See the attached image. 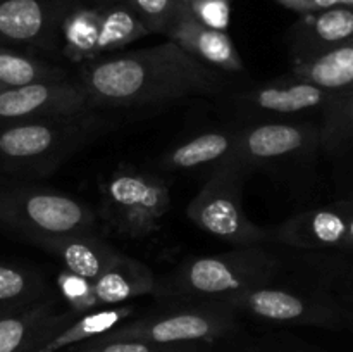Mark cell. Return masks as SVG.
Listing matches in <instances>:
<instances>
[{
	"label": "cell",
	"instance_id": "cell-27",
	"mask_svg": "<svg viewBox=\"0 0 353 352\" xmlns=\"http://www.w3.org/2000/svg\"><path fill=\"white\" fill-rule=\"evenodd\" d=\"M124 2L147 28L148 33L164 35V37H168L172 24L178 21L186 7V3L179 0H124Z\"/></svg>",
	"mask_w": 353,
	"mask_h": 352
},
{
	"label": "cell",
	"instance_id": "cell-26",
	"mask_svg": "<svg viewBox=\"0 0 353 352\" xmlns=\"http://www.w3.org/2000/svg\"><path fill=\"white\" fill-rule=\"evenodd\" d=\"M293 75L330 90H353V43L307 64L293 66Z\"/></svg>",
	"mask_w": 353,
	"mask_h": 352
},
{
	"label": "cell",
	"instance_id": "cell-17",
	"mask_svg": "<svg viewBox=\"0 0 353 352\" xmlns=\"http://www.w3.org/2000/svg\"><path fill=\"white\" fill-rule=\"evenodd\" d=\"M165 38L178 43L183 50L210 68L230 72V75L245 72L243 59L233 38L226 31L212 30L195 19L188 6L185 7L178 21L172 24Z\"/></svg>",
	"mask_w": 353,
	"mask_h": 352
},
{
	"label": "cell",
	"instance_id": "cell-4",
	"mask_svg": "<svg viewBox=\"0 0 353 352\" xmlns=\"http://www.w3.org/2000/svg\"><path fill=\"white\" fill-rule=\"evenodd\" d=\"M171 209L169 185L162 178L117 168L100 185V221L123 238H145L161 230Z\"/></svg>",
	"mask_w": 353,
	"mask_h": 352
},
{
	"label": "cell",
	"instance_id": "cell-18",
	"mask_svg": "<svg viewBox=\"0 0 353 352\" xmlns=\"http://www.w3.org/2000/svg\"><path fill=\"white\" fill-rule=\"evenodd\" d=\"M99 306H123L143 295H154L157 280L145 262L124 254L119 262L93 280Z\"/></svg>",
	"mask_w": 353,
	"mask_h": 352
},
{
	"label": "cell",
	"instance_id": "cell-22",
	"mask_svg": "<svg viewBox=\"0 0 353 352\" xmlns=\"http://www.w3.org/2000/svg\"><path fill=\"white\" fill-rule=\"evenodd\" d=\"M148 30L134 16L126 2L102 7L100 31L97 40V61L126 48L128 45L148 37Z\"/></svg>",
	"mask_w": 353,
	"mask_h": 352
},
{
	"label": "cell",
	"instance_id": "cell-2",
	"mask_svg": "<svg viewBox=\"0 0 353 352\" xmlns=\"http://www.w3.org/2000/svg\"><path fill=\"white\" fill-rule=\"evenodd\" d=\"M116 110L92 109L0 126V169L9 175L45 178L90 141L119 124Z\"/></svg>",
	"mask_w": 353,
	"mask_h": 352
},
{
	"label": "cell",
	"instance_id": "cell-15",
	"mask_svg": "<svg viewBox=\"0 0 353 352\" xmlns=\"http://www.w3.org/2000/svg\"><path fill=\"white\" fill-rule=\"evenodd\" d=\"M54 297L19 313L0 316V352H37L79 314L55 311Z\"/></svg>",
	"mask_w": 353,
	"mask_h": 352
},
{
	"label": "cell",
	"instance_id": "cell-33",
	"mask_svg": "<svg viewBox=\"0 0 353 352\" xmlns=\"http://www.w3.org/2000/svg\"><path fill=\"white\" fill-rule=\"evenodd\" d=\"M345 324H348L353 330V309H348V307H345Z\"/></svg>",
	"mask_w": 353,
	"mask_h": 352
},
{
	"label": "cell",
	"instance_id": "cell-30",
	"mask_svg": "<svg viewBox=\"0 0 353 352\" xmlns=\"http://www.w3.org/2000/svg\"><path fill=\"white\" fill-rule=\"evenodd\" d=\"M274 2L299 16L323 12L334 7H353V0H274Z\"/></svg>",
	"mask_w": 353,
	"mask_h": 352
},
{
	"label": "cell",
	"instance_id": "cell-37",
	"mask_svg": "<svg viewBox=\"0 0 353 352\" xmlns=\"http://www.w3.org/2000/svg\"><path fill=\"white\" fill-rule=\"evenodd\" d=\"M0 230H2V228H0Z\"/></svg>",
	"mask_w": 353,
	"mask_h": 352
},
{
	"label": "cell",
	"instance_id": "cell-28",
	"mask_svg": "<svg viewBox=\"0 0 353 352\" xmlns=\"http://www.w3.org/2000/svg\"><path fill=\"white\" fill-rule=\"evenodd\" d=\"M57 289L65 302L69 304V309L74 311L79 316L92 313L97 307H100L95 295V289H93V280L83 278V276L64 269L57 276Z\"/></svg>",
	"mask_w": 353,
	"mask_h": 352
},
{
	"label": "cell",
	"instance_id": "cell-12",
	"mask_svg": "<svg viewBox=\"0 0 353 352\" xmlns=\"http://www.w3.org/2000/svg\"><path fill=\"white\" fill-rule=\"evenodd\" d=\"M88 110V93L78 78L38 81L0 92V126Z\"/></svg>",
	"mask_w": 353,
	"mask_h": 352
},
{
	"label": "cell",
	"instance_id": "cell-29",
	"mask_svg": "<svg viewBox=\"0 0 353 352\" xmlns=\"http://www.w3.org/2000/svg\"><path fill=\"white\" fill-rule=\"evenodd\" d=\"M188 9L202 24L228 33L231 24L230 0H193L188 3Z\"/></svg>",
	"mask_w": 353,
	"mask_h": 352
},
{
	"label": "cell",
	"instance_id": "cell-21",
	"mask_svg": "<svg viewBox=\"0 0 353 352\" xmlns=\"http://www.w3.org/2000/svg\"><path fill=\"white\" fill-rule=\"evenodd\" d=\"M52 297L38 271L14 262H0V316L19 313Z\"/></svg>",
	"mask_w": 353,
	"mask_h": 352
},
{
	"label": "cell",
	"instance_id": "cell-8",
	"mask_svg": "<svg viewBox=\"0 0 353 352\" xmlns=\"http://www.w3.org/2000/svg\"><path fill=\"white\" fill-rule=\"evenodd\" d=\"M234 159L252 171L321 150V123L302 119H264L241 123Z\"/></svg>",
	"mask_w": 353,
	"mask_h": 352
},
{
	"label": "cell",
	"instance_id": "cell-5",
	"mask_svg": "<svg viewBox=\"0 0 353 352\" xmlns=\"http://www.w3.org/2000/svg\"><path fill=\"white\" fill-rule=\"evenodd\" d=\"M100 217L88 204L33 186L0 188V228L28 238L99 233Z\"/></svg>",
	"mask_w": 353,
	"mask_h": 352
},
{
	"label": "cell",
	"instance_id": "cell-36",
	"mask_svg": "<svg viewBox=\"0 0 353 352\" xmlns=\"http://www.w3.org/2000/svg\"><path fill=\"white\" fill-rule=\"evenodd\" d=\"M2 90H3V88H2V86H0V92H2Z\"/></svg>",
	"mask_w": 353,
	"mask_h": 352
},
{
	"label": "cell",
	"instance_id": "cell-16",
	"mask_svg": "<svg viewBox=\"0 0 353 352\" xmlns=\"http://www.w3.org/2000/svg\"><path fill=\"white\" fill-rule=\"evenodd\" d=\"M41 251L54 255L62 268L69 273L88 280H97L100 275L121 261L123 252L99 237V233H71L55 237L28 238Z\"/></svg>",
	"mask_w": 353,
	"mask_h": 352
},
{
	"label": "cell",
	"instance_id": "cell-9",
	"mask_svg": "<svg viewBox=\"0 0 353 352\" xmlns=\"http://www.w3.org/2000/svg\"><path fill=\"white\" fill-rule=\"evenodd\" d=\"M338 90L290 76L257 83L234 95V110L243 117V123L264 119H290L295 114L323 110L338 97Z\"/></svg>",
	"mask_w": 353,
	"mask_h": 352
},
{
	"label": "cell",
	"instance_id": "cell-20",
	"mask_svg": "<svg viewBox=\"0 0 353 352\" xmlns=\"http://www.w3.org/2000/svg\"><path fill=\"white\" fill-rule=\"evenodd\" d=\"M102 7L74 0L61 26V55L79 68L97 61Z\"/></svg>",
	"mask_w": 353,
	"mask_h": 352
},
{
	"label": "cell",
	"instance_id": "cell-35",
	"mask_svg": "<svg viewBox=\"0 0 353 352\" xmlns=\"http://www.w3.org/2000/svg\"><path fill=\"white\" fill-rule=\"evenodd\" d=\"M179 2H183V3H186V6H188V3L193 2V0H179Z\"/></svg>",
	"mask_w": 353,
	"mask_h": 352
},
{
	"label": "cell",
	"instance_id": "cell-3",
	"mask_svg": "<svg viewBox=\"0 0 353 352\" xmlns=\"http://www.w3.org/2000/svg\"><path fill=\"white\" fill-rule=\"evenodd\" d=\"M283 266L281 259L264 245L196 255L183 261L162 283L157 282L154 295L186 302H219L276 283L285 275Z\"/></svg>",
	"mask_w": 353,
	"mask_h": 352
},
{
	"label": "cell",
	"instance_id": "cell-25",
	"mask_svg": "<svg viewBox=\"0 0 353 352\" xmlns=\"http://www.w3.org/2000/svg\"><path fill=\"white\" fill-rule=\"evenodd\" d=\"M321 150L334 157L353 155V90H341L321 114Z\"/></svg>",
	"mask_w": 353,
	"mask_h": 352
},
{
	"label": "cell",
	"instance_id": "cell-7",
	"mask_svg": "<svg viewBox=\"0 0 353 352\" xmlns=\"http://www.w3.org/2000/svg\"><path fill=\"white\" fill-rule=\"evenodd\" d=\"M333 282H319L309 286L269 283L248 292L238 293L221 306L238 313H250L276 323H309L321 326L345 324V306L331 290Z\"/></svg>",
	"mask_w": 353,
	"mask_h": 352
},
{
	"label": "cell",
	"instance_id": "cell-32",
	"mask_svg": "<svg viewBox=\"0 0 353 352\" xmlns=\"http://www.w3.org/2000/svg\"><path fill=\"white\" fill-rule=\"evenodd\" d=\"M331 290L341 304L348 309H353V273L341 275L331 283Z\"/></svg>",
	"mask_w": 353,
	"mask_h": 352
},
{
	"label": "cell",
	"instance_id": "cell-23",
	"mask_svg": "<svg viewBox=\"0 0 353 352\" xmlns=\"http://www.w3.org/2000/svg\"><path fill=\"white\" fill-rule=\"evenodd\" d=\"M68 78L71 76L61 66L41 61L30 52L0 45V86L3 90Z\"/></svg>",
	"mask_w": 353,
	"mask_h": 352
},
{
	"label": "cell",
	"instance_id": "cell-13",
	"mask_svg": "<svg viewBox=\"0 0 353 352\" xmlns=\"http://www.w3.org/2000/svg\"><path fill=\"white\" fill-rule=\"evenodd\" d=\"M353 217V200L327 204L288 217L271 230V244L300 251L343 252Z\"/></svg>",
	"mask_w": 353,
	"mask_h": 352
},
{
	"label": "cell",
	"instance_id": "cell-24",
	"mask_svg": "<svg viewBox=\"0 0 353 352\" xmlns=\"http://www.w3.org/2000/svg\"><path fill=\"white\" fill-rule=\"evenodd\" d=\"M133 313V304H123V306H110L107 309H95L92 313L81 314L78 320L71 321L64 330L59 331L37 352H57L68 345L76 344V342L110 333L112 330H116L117 324L123 323Z\"/></svg>",
	"mask_w": 353,
	"mask_h": 352
},
{
	"label": "cell",
	"instance_id": "cell-31",
	"mask_svg": "<svg viewBox=\"0 0 353 352\" xmlns=\"http://www.w3.org/2000/svg\"><path fill=\"white\" fill-rule=\"evenodd\" d=\"M161 344L148 340H137V338H124V340H109L100 345L102 352H155Z\"/></svg>",
	"mask_w": 353,
	"mask_h": 352
},
{
	"label": "cell",
	"instance_id": "cell-14",
	"mask_svg": "<svg viewBox=\"0 0 353 352\" xmlns=\"http://www.w3.org/2000/svg\"><path fill=\"white\" fill-rule=\"evenodd\" d=\"M293 66L307 64L353 43V7L300 16L286 35Z\"/></svg>",
	"mask_w": 353,
	"mask_h": 352
},
{
	"label": "cell",
	"instance_id": "cell-10",
	"mask_svg": "<svg viewBox=\"0 0 353 352\" xmlns=\"http://www.w3.org/2000/svg\"><path fill=\"white\" fill-rule=\"evenodd\" d=\"M230 307L216 302H190L188 307L143 317L130 326L117 328L107 333L109 340L137 338L155 344H186V342L207 340L224 333L233 324Z\"/></svg>",
	"mask_w": 353,
	"mask_h": 352
},
{
	"label": "cell",
	"instance_id": "cell-6",
	"mask_svg": "<svg viewBox=\"0 0 353 352\" xmlns=\"http://www.w3.org/2000/svg\"><path fill=\"white\" fill-rule=\"evenodd\" d=\"M248 173L234 159L221 162L186 207L200 230L234 247L271 244V230L252 223L243 209L241 188Z\"/></svg>",
	"mask_w": 353,
	"mask_h": 352
},
{
	"label": "cell",
	"instance_id": "cell-19",
	"mask_svg": "<svg viewBox=\"0 0 353 352\" xmlns=\"http://www.w3.org/2000/svg\"><path fill=\"white\" fill-rule=\"evenodd\" d=\"M236 145L238 128L205 131L165 152L159 166L171 171L193 169L207 164L219 166L234 154Z\"/></svg>",
	"mask_w": 353,
	"mask_h": 352
},
{
	"label": "cell",
	"instance_id": "cell-34",
	"mask_svg": "<svg viewBox=\"0 0 353 352\" xmlns=\"http://www.w3.org/2000/svg\"><path fill=\"white\" fill-rule=\"evenodd\" d=\"M86 352H102V351H100L99 347H95V349H92V351H86Z\"/></svg>",
	"mask_w": 353,
	"mask_h": 352
},
{
	"label": "cell",
	"instance_id": "cell-11",
	"mask_svg": "<svg viewBox=\"0 0 353 352\" xmlns=\"http://www.w3.org/2000/svg\"><path fill=\"white\" fill-rule=\"evenodd\" d=\"M74 0H0V45L61 54V26Z\"/></svg>",
	"mask_w": 353,
	"mask_h": 352
},
{
	"label": "cell",
	"instance_id": "cell-1",
	"mask_svg": "<svg viewBox=\"0 0 353 352\" xmlns=\"http://www.w3.org/2000/svg\"><path fill=\"white\" fill-rule=\"evenodd\" d=\"M234 75L203 64L168 40L140 50L117 52L79 68L78 79L92 109L155 107L188 97L233 93Z\"/></svg>",
	"mask_w": 353,
	"mask_h": 352
}]
</instances>
